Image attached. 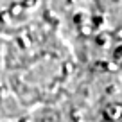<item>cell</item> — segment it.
I'll return each mask as SVG.
<instances>
[{"label":"cell","instance_id":"obj_1","mask_svg":"<svg viewBox=\"0 0 122 122\" xmlns=\"http://www.w3.org/2000/svg\"><path fill=\"white\" fill-rule=\"evenodd\" d=\"M106 117L110 120H122V106L118 104H110L106 108Z\"/></svg>","mask_w":122,"mask_h":122},{"label":"cell","instance_id":"obj_2","mask_svg":"<svg viewBox=\"0 0 122 122\" xmlns=\"http://www.w3.org/2000/svg\"><path fill=\"white\" fill-rule=\"evenodd\" d=\"M23 9H25V5H23V4H13L11 7H9V15L15 16V18H18V16L23 15Z\"/></svg>","mask_w":122,"mask_h":122},{"label":"cell","instance_id":"obj_3","mask_svg":"<svg viewBox=\"0 0 122 122\" xmlns=\"http://www.w3.org/2000/svg\"><path fill=\"white\" fill-rule=\"evenodd\" d=\"M110 34L108 32H99V34L95 36V41H97V45H101V47H106V45H110Z\"/></svg>","mask_w":122,"mask_h":122},{"label":"cell","instance_id":"obj_4","mask_svg":"<svg viewBox=\"0 0 122 122\" xmlns=\"http://www.w3.org/2000/svg\"><path fill=\"white\" fill-rule=\"evenodd\" d=\"M93 29H95V27L92 25V22H86V23H83V25L79 27V32L83 36H93Z\"/></svg>","mask_w":122,"mask_h":122},{"label":"cell","instance_id":"obj_5","mask_svg":"<svg viewBox=\"0 0 122 122\" xmlns=\"http://www.w3.org/2000/svg\"><path fill=\"white\" fill-rule=\"evenodd\" d=\"M113 61H117V63L122 61V43H118V45L113 49Z\"/></svg>","mask_w":122,"mask_h":122},{"label":"cell","instance_id":"obj_6","mask_svg":"<svg viewBox=\"0 0 122 122\" xmlns=\"http://www.w3.org/2000/svg\"><path fill=\"white\" fill-rule=\"evenodd\" d=\"M90 22H92V25H93V27H101V25L104 23V18L97 15V16H92V20H90Z\"/></svg>","mask_w":122,"mask_h":122},{"label":"cell","instance_id":"obj_7","mask_svg":"<svg viewBox=\"0 0 122 122\" xmlns=\"http://www.w3.org/2000/svg\"><path fill=\"white\" fill-rule=\"evenodd\" d=\"M106 70H110V72H117V70H118V63H117V61H110V63L106 65Z\"/></svg>","mask_w":122,"mask_h":122},{"label":"cell","instance_id":"obj_8","mask_svg":"<svg viewBox=\"0 0 122 122\" xmlns=\"http://www.w3.org/2000/svg\"><path fill=\"white\" fill-rule=\"evenodd\" d=\"M72 118H74V120H81V118H83V115H81L77 110H74V111H72Z\"/></svg>","mask_w":122,"mask_h":122},{"label":"cell","instance_id":"obj_9","mask_svg":"<svg viewBox=\"0 0 122 122\" xmlns=\"http://www.w3.org/2000/svg\"><path fill=\"white\" fill-rule=\"evenodd\" d=\"M115 38L120 40V43H122V27H120V29H117V32H115Z\"/></svg>","mask_w":122,"mask_h":122}]
</instances>
